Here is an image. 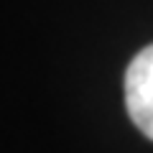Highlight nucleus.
Listing matches in <instances>:
<instances>
[{
  "label": "nucleus",
  "mask_w": 153,
  "mask_h": 153,
  "mask_svg": "<svg viewBox=\"0 0 153 153\" xmlns=\"http://www.w3.org/2000/svg\"><path fill=\"white\" fill-rule=\"evenodd\" d=\"M125 105L138 130L153 140V44L138 51L125 71Z\"/></svg>",
  "instance_id": "nucleus-1"
}]
</instances>
